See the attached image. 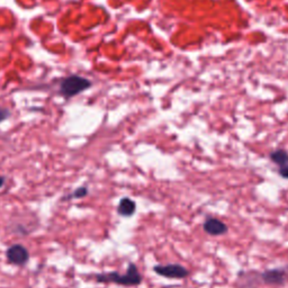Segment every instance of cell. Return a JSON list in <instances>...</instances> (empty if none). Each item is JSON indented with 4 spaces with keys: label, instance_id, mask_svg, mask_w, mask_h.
<instances>
[{
    "label": "cell",
    "instance_id": "obj_1",
    "mask_svg": "<svg viewBox=\"0 0 288 288\" xmlns=\"http://www.w3.org/2000/svg\"><path fill=\"white\" fill-rule=\"evenodd\" d=\"M96 280L98 283H115L123 286H138L142 283V275L139 273L134 263H129L127 272L124 275L116 272L98 274L96 276Z\"/></svg>",
    "mask_w": 288,
    "mask_h": 288
},
{
    "label": "cell",
    "instance_id": "obj_2",
    "mask_svg": "<svg viewBox=\"0 0 288 288\" xmlns=\"http://www.w3.org/2000/svg\"><path fill=\"white\" fill-rule=\"evenodd\" d=\"M90 86H92V82L88 79L79 76H70L62 81L61 93L65 97H72V96L82 93L83 90H86Z\"/></svg>",
    "mask_w": 288,
    "mask_h": 288
},
{
    "label": "cell",
    "instance_id": "obj_3",
    "mask_svg": "<svg viewBox=\"0 0 288 288\" xmlns=\"http://www.w3.org/2000/svg\"><path fill=\"white\" fill-rule=\"evenodd\" d=\"M153 270L162 277L170 279H184L189 276V272L182 264L168 263V264H157Z\"/></svg>",
    "mask_w": 288,
    "mask_h": 288
},
{
    "label": "cell",
    "instance_id": "obj_4",
    "mask_svg": "<svg viewBox=\"0 0 288 288\" xmlns=\"http://www.w3.org/2000/svg\"><path fill=\"white\" fill-rule=\"evenodd\" d=\"M6 257H7L9 263L15 264V266H24L30 259V252L24 246L14 245L8 248Z\"/></svg>",
    "mask_w": 288,
    "mask_h": 288
},
{
    "label": "cell",
    "instance_id": "obj_5",
    "mask_svg": "<svg viewBox=\"0 0 288 288\" xmlns=\"http://www.w3.org/2000/svg\"><path fill=\"white\" fill-rule=\"evenodd\" d=\"M261 279L267 285H284L287 279V273L284 269H269L261 274Z\"/></svg>",
    "mask_w": 288,
    "mask_h": 288
},
{
    "label": "cell",
    "instance_id": "obj_6",
    "mask_svg": "<svg viewBox=\"0 0 288 288\" xmlns=\"http://www.w3.org/2000/svg\"><path fill=\"white\" fill-rule=\"evenodd\" d=\"M203 228H204V231L207 234H210L212 236L227 234L229 231L227 224L214 217L206 218V221L204 222V227Z\"/></svg>",
    "mask_w": 288,
    "mask_h": 288
},
{
    "label": "cell",
    "instance_id": "obj_7",
    "mask_svg": "<svg viewBox=\"0 0 288 288\" xmlns=\"http://www.w3.org/2000/svg\"><path fill=\"white\" fill-rule=\"evenodd\" d=\"M137 211V204H135V202L131 198H128V197H124L120 201V204H118L117 207V213L120 214L122 216H132L133 214Z\"/></svg>",
    "mask_w": 288,
    "mask_h": 288
},
{
    "label": "cell",
    "instance_id": "obj_8",
    "mask_svg": "<svg viewBox=\"0 0 288 288\" xmlns=\"http://www.w3.org/2000/svg\"><path fill=\"white\" fill-rule=\"evenodd\" d=\"M269 158H270V160L279 167L288 165V152L284 149H278V150L273 151L272 153H270Z\"/></svg>",
    "mask_w": 288,
    "mask_h": 288
},
{
    "label": "cell",
    "instance_id": "obj_9",
    "mask_svg": "<svg viewBox=\"0 0 288 288\" xmlns=\"http://www.w3.org/2000/svg\"><path fill=\"white\" fill-rule=\"evenodd\" d=\"M87 195H88V188L87 187H79L75 191H73V193L69 197H65L64 200H68V198H82V197H86Z\"/></svg>",
    "mask_w": 288,
    "mask_h": 288
},
{
    "label": "cell",
    "instance_id": "obj_10",
    "mask_svg": "<svg viewBox=\"0 0 288 288\" xmlns=\"http://www.w3.org/2000/svg\"><path fill=\"white\" fill-rule=\"evenodd\" d=\"M279 176L284 179H288V165L287 166H283L279 167Z\"/></svg>",
    "mask_w": 288,
    "mask_h": 288
},
{
    "label": "cell",
    "instance_id": "obj_11",
    "mask_svg": "<svg viewBox=\"0 0 288 288\" xmlns=\"http://www.w3.org/2000/svg\"><path fill=\"white\" fill-rule=\"evenodd\" d=\"M10 115V113L8 109H5V108H0V123L3 121H5L6 118Z\"/></svg>",
    "mask_w": 288,
    "mask_h": 288
},
{
    "label": "cell",
    "instance_id": "obj_12",
    "mask_svg": "<svg viewBox=\"0 0 288 288\" xmlns=\"http://www.w3.org/2000/svg\"><path fill=\"white\" fill-rule=\"evenodd\" d=\"M4 185H5V178L0 176V188H2Z\"/></svg>",
    "mask_w": 288,
    "mask_h": 288
}]
</instances>
